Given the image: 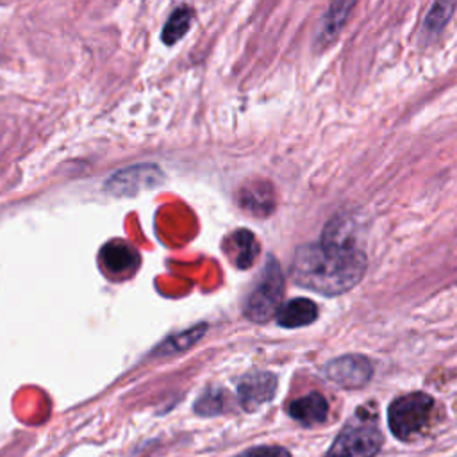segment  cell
<instances>
[{"mask_svg":"<svg viewBox=\"0 0 457 457\" xmlns=\"http://www.w3.org/2000/svg\"><path fill=\"white\" fill-rule=\"evenodd\" d=\"M434 411V400L427 393H409L396 398L389 405V428L391 432L405 441L423 432L428 425Z\"/></svg>","mask_w":457,"mask_h":457,"instance_id":"3957f363","label":"cell"},{"mask_svg":"<svg viewBox=\"0 0 457 457\" xmlns=\"http://www.w3.org/2000/svg\"><path fill=\"white\" fill-rule=\"evenodd\" d=\"M234 457H291V453L282 446H253Z\"/></svg>","mask_w":457,"mask_h":457,"instance_id":"2e32d148","label":"cell"},{"mask_svg":"<svg viewBox=\"0 0 457 457\" xmlns=\"http://www.w3.org/2000/svg\"><path fill=\"white\" fill-rule=\"evenodd\" d=\"M364 270V252L330 230L320 243L296 248L291 262V275L296 284L330 296L350 291L362 278Z\"/></svg>","mask_w":457,"mask_h":457,"instance_id":"6da1fadb","label":"cell"},{"mask_svg":"<svg viewBox=\"0 0 457 457\" xmlns=\"http://www.w3.org/2000/svg\"><path fill=\"white\" fill-rule=\"evenodd\" d=\"M239 202L259 214H266L273 209V189L270 184L264 182H252L250 186H245L239 196Z\"/></svg>","mask_w":457,"mask_h":457,"instance_id":"7c38bea8","label":"cell"},{"mask_svg":"<svg viewBox=\"0 0 457 457\" xmlns=\"http://www.w3.org/2000/svg\"><path fill=\"white\" fill-rule=\"evenodd\" d=\"M161 180V170L152 164H139L120 170L107 180V189L114 195H132L143 187H154Z\"/></svg>","mask_w":457,"mask_h":457,"instance_id":"8992f818","label":"cell"},{"mask_svg":"<svg viewBox=\"0 0 457 457\" xmlns=\"http://www.w3.org/2000/svg\"><path fill=\"white\" fill-rule=\"evenodd\" d=\"M100 257L105 268L116 275L130 273L139 264L137 252L129 243H123V241L105 243L100 250Z\"/></svg>","mask_w":457,"mask_h":457,"instance_id":"ba28073f","label":"cell"},{"mask_svg":"<svg viewBox=\"0 0 457 457\" xmlns=\"http://www.w3.org/2000/svg\"><path fill=\"white\" fill-rule=\"evenodd\" d=\"M382 445V434L373 416L359 411L343 427L327 457H373Z\"/></svg>","mask_w":457,"mask_h":457,"instance_id":"7a4b0ae2","label":"cell"},{"mask_svg":"<svg viewBox=\"0 0 457 457\" xmlns=\"http://www.w3.org/2000/svg\"><path fill=\"white\" fill-rule=\"evenodd\" d=\"M277 389V378L268 371H255L241 378L237 386L239 403L245 411H255L262 403L270 402Z\"/></svg>","mask_w":457,"mask_h":457,"instance_id":"52a82bcc","label":"cell"},{"mask_svg":"<svg viewBox=\"0 0 457 457\" xmlns=\"http://www.w3.org/2000/svg\"><path fill=\"white\" fill-rule=\"evenodd\" d=\"M204 330H205L204 327H196V328H193V330H187V332H184V334H180V336L171 337L170 341H166V343L162 345V352H164V353H170V352H180V350L189 348L198 337H202Z\"/></svg>","mask_w":457,"mask_h":457,"instance_id":"9a60e30c","label":"cell"},{"mask_svg":"<svg viewBox=\"0 0 457 457\" xmlns=\"http://www.w3.org/2000/svg\"><path fill=\"white\" fill-rule=\"evenodd\" d=\"M284 293V278L278 264L270 257L262 268V273L245 303V314L252 321H268L278 311V303Z\"/></svg>","mask_w":457,"mask_h":457,"instance_id":"277c9868","label":"cell"},{"mask_svg":"<svg viewBox=\"0 0 457 457\" xmlns=\"http://www.w3.org/2000/svg\"><path fill=\"white\" fill-rule=\"evenodd\" d=\"M318 318V307L307 298H295L284 303L277 311V321L280 327L296 328L312 323Z\"/></svg>","mask_w":457,"mask_h":457,"instance_id":"9c48e42d","label":"cell"},{"mask_svg":"<svg viewBox=\"0 0 457 457\" xmlns=\"http://www.w3.org/2000/svg\"><path fill=\"white\" fill-rule=\"evenodd\" d=\"M328 405L320 393H309L289 405V414L303 425L321 423L327 418Z\"/></svg>","mask_w":457,"mask_h":457,"instance_id":"8fae6325","label":"cell"},{"mask_svg":"<svg viewBox=\"0 0 457 457\" xmlns=\"http://www.w3.org/2000/svg\"><path fill=\"white\" fill-rule=\"evenodd\" d=\"M441 11V4H436L434 7H432V11H430V14H428V18H427V30H439L441 27H443V23L448 20V16H450V12H452V5H445V9H443V12H439Z\"/></svg>","mask_w":457,"mask_h":457,"instance_id":"e0dca14e","label":"cell"},{"mask_svg":"<svg viewBox=\"0 0 457 457\" xmlns=\"http://www.w3.org/2000/svg\"><path fill=\"white\" fill-rule=\"evenodd\" d=\"M223 391L220 389H209L205 391L196 405H195V411L202 416H214V414H220L223 411Z\"/></svg>","mask_w":457,"mask_h":457,"instance_id":"5bb4252c","label":"cell"},{"mask_svg":"<svg viewBox=\"0 0 457 457\" xmlns=\"http://www.w3.org/2000/svg\"><path fill=\"white\" fill-rule=\"evenodd\" d=\"M327 377L346 389H357L368 384L373 368L371 362L362 355H343L330 361L325 368Z\"/></svg>","mask_w":457,"mask_h":457,"instance_id":"5b68a950","label":"cell"},{"mask_svg":"<svg viewBox=\"0 0 457 457\" xmlns=\"http://www.w3.org/2000/svg\"><path fill=\"white\" fill-rule=\"evenodd\" d=\"M227 252L232 257V262L237 268L245 270L255 261L257 252H259V245H257V239L252 232H248L245 228H239V230H236L228 236Z\"/></svg>","mask_w":457,"mask_h":457,"instance_id":"30bf717a","label":"cell"},{"mask_svg":"<svg viewBox=\"0 0 457 457\" xmlns=\"http://www.w3.org/2000/svg\"><path fill=\"white\" fill-rule=\"evenodd\" d=\"M191 23V9L187 7H179L177 11L171 12V16L168 18L164 30H162V41L166 45H173L175 41H179L189 29Z\"/></svg>","mask_w":457,"mask_h":457,"instance_id":"4fadbf2b","label":"cell"}]
</instances>
